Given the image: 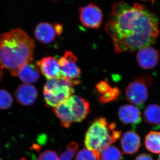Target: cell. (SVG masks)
Returning a JSON list of instances; mask_svg holds the SVG:
<instances>
[{
    "mask_svg": "<svg viewBox=\"0 0 160 160\" xmlns=\"http://www.w3.org/2000/svg\"><path fill=\"white\" fill-rule=\"evenodd\" d=\"M19 160H26V158H21V159Z\"/></svg>",
    "mask_w": 160,
    "mask_h": 160,
    "instance_id": "27",
    "label": "cell"
},
{
    "mask_svg": "<svg viewBox=\"0 0 160 160\" xmlns=\"http://www.w3.org/2000/svg\"><path fill=\"white\" fill-rule=\"evenodd\" d=\"M2 68H1V66H0V81H2L3 78V77H4V74H3V72L2 71Z\"/></svg>",
    "mask_w": 160,
    "mask_h": 160,
    "instance_id": "26",
    "label": "cell"
},
{
    "mask_svg": "<svg viewBox=\"0 0 160 160\" xmlns=\"http://www.w3.org/2000/svg\"><path fill=\"white\" fill-rule=\"evenodd\" d=\"M120 89L118 87H112L109 91L100 96L99 98L100 102L102 103H106L116 100L120 94Z\"/></svg>",
    "mask_w": 160,
    "mask_h": 160,
    "instance_id": "19",
    "label": "cell"
},
{
    "mask_svg": "<svg viewBox=\"0 0 160 160\" xmlns=\"http://www.w3.org/2000/svg\"><path fill=\"white\" fill-rule=\"evenodd\" d=\"M17 76L25 84L36 82L40 76L39 71L34 63L29 62L24 64L18 69Z\"/></svg>",
    "mask_w": 160,
    "mask_h": 160,
    "instance_id": "15",
    "label": "cell"
},
{
    "mask_svg": "<svg viewBox=\"0 0 160 160\" xmlns=\"http://www.w3.org/2000/svg\"><path fill=\"white\" fill-rule=\"evenodd\" d=\"M98 160H122L121 151L114 146H109L97 153Z\"/></svg>",
    "mask_w": 160,
    "mask_h": 160,
    "instance_id": "18",
    "label": "cell"
},
{
    "mask_svg": "<svg viewBox=\"0 0 160 160\" xmlns=\"http://www.w3.org/2000/svg\"><path fill=\"white\" fill-rule=\"evenodd\" d=\"M145 145L150 152L155 154L160 153V132H149L145 138Z\"/></svg>",
    "mask_w": 160,
    "mask_h": 160,
    "instance_id": "17",
    "label": "cell"
},
{
    "mask_svg": "<svg viewBox=\"0 0 160 160\" xmlns=\"http://www.w3.org/2000/svg\"><path fill=\"white\" fill-rule=\"evenodd\" d=\"M76 143L72 142L67 146L66 151L61 155L59 160H72L78 149Z\"/></svg>",
    "mask_w": 160,
    "mask_h": 160,
    "instance_id": "21",
    "label": "cell"
},
{
    "mask_svg": "<svg viewBox=\"0 0 160 160\" xmlns=\"http://www.w3.org/2000/svg\"><path fill=\"white\" fill-rule=\"evenodd\" d=\"M158 51L151 46L144 47L138 50L137 59L141 68L145 69L154 68L159 60Z\"/></svg>",
    "mask_w": 160,
    "mask_h": 160,
    "instance_id": "10",
    "label": "cell"
},
{
    "mask_svg": "<svg viewBox=\"0 0 160 160\" xmlns=\"http://www.w3.org/2000/svg\"><path fill=\"white\" fill-rule=\"evenodd\" d=\"M75 160H98V158L95 152L84 148L78 152Z\"/></svg>",
    "mask_w": 160,
    "mask_h": 160,
    "instance_id": "22",
    "label": "cell"
},
{
    "mask_svg": "<svg viewBox=\"0 0 160 160\" xmlns=\"http://www.w3.org/2000/svg\"><path fill=\"white\" fill-rule=\"evenodd\" d=\"M105 29L116 53L133 52L155 42L159 33V20L142 4L121 1L112 6Z\"/></svg>",
    "mask_w": 160,
    "mask_h": 160,
    "instance_id": "1",
    "label": "cell"
},
{
    "mask_svg": "<svg viewBox=\"0 0 160 160\" xmlns=\"http://www.w3.org/2000/svg\"><path fill=\"white\" fill-rule=\"evenodd\" d=\"M37 160H59V158L54 152L48 150L42 152L39 156Z\"/></svg>",
    "mask_w": 160,
    "mask_h": 160,
    "instance_id": "23",
    "label": "cell"
},
{
    "mask_svg": "<svg viewBox=\"0 0 160 160\" xmlns=\"http://www.w3.org/2000/svg\"><path fill=\"white\" fill-rule=\"evenodd\" d=\"M79 11L80 20L83 26L92 29L99 27L102 20L103 13L98 6L91 3L80 7Z\"/></svg>",
    "mask_w": 160,
    "mask_h": 160,
    "instance_id": "8",
    "label": "cell"
},
{
    "mask_svg": "<svg viewBox=\"0 0 160 160\" xmlns=\"http://www.w3.org/2000/svg\"><path fill=\"white\" fill-rule=\"evenodd\" d=\"M12 102L13 98L9 92L5 89H0V109H9Z\"/></svg>",
    "mask_w": 160,
    "mask_h": 160,
    "instance_id": "20",
    "label": "cell"
},
{
    "mask_svg": "<svg viewBox=\"0 0 160 160\" xmlns=\"http://www.w3.org/2000/svg\"><path fill=\"white\" fill-rule=\"evenodd\" d=\"M63 26L60 23L41 22L36 27L34 35L36 38L43 43L52 42L57 36L62 34Z\"/></svg>",
    "mask_w": 160,
    "mask_h": 160,
    "instance_id": "9",
    "label": "cell"
},
{
    "mask_svg": "<svg viewBox=\"0 0 160 160\" xmlns=\"http://www.w3.org/2000/svg\"><path fill=\"white\" fill-rule=\"evenodd\" d=\"M80 83L78 80L70 81L65 78L47 80L43 88V95L46 106L57 107L72 95L73 86Z\"/></svg>",
    "mask_w": 160,
    "mask_h": 160,
    "instance_id": "5",
    "label": "cell"
},
{
    "mask_svg": "<svg viewBox=\"0 0 160 160\" xmlns=\"http://www.w3.org/2000/svg\"><path fill=\"white\" fill-rule=\"evenodd\" d=\"M54 112L61 122V126L68 128L73 123L86 118L90 112L89 102L77 95H72L54 108Z\"/></svg>",
    "mask_w": 160,
    "mask_h": 160,
    "instance_id": "4",
    "label": "cell"
},
{
    "mask_svg": "<svg viewBox=\"0 0 160 160\" xmlns=\"http://www.w3.org/2000/svg\"><path fill=\"white\" fill-rule=\"evenodd\" d=\"M34 40L22 29H12L0 35V66L13 76L18 69L33 60Z\"/></svg>",
    "mask_w": 160,
    "mask_h": 160,
    "instance_id": "2",
    "label": "cell"
},
{
    "mask_svg": "<svg viewBox=\"0 0 160 160\" xmlns=\"http://www.w3.org/2000/svg\"><path fill=\"white\" fill-rule=\"evenodd\" d=\"M158 160H160V154L158 158Z\"/></svg>",
    "mask_w": 160,
    "mask_h": 160,
    "instance_id": "28",
    "label": "cell"
},
{
    "mask_svg": "<svg viewBox=\"0 0 160 160\" xmlns=\"http://www.w3.org/2000/svg\"><path fill=\"white\" fill-rule=\"evenodd\" d=\"M97 91L101 95L111 89L112 87L107 81H101L96 86Z\"/></svg>",
    "mask_w": 160,
    "mask_h": 160,
    "instance_id": "24",
    "label": "cell"
},
{
    "mask_svg": "<svg viewBox=\"0 0 160 160\" xmlns=\"http://www.w3.org/2000/svg\"><path fill=\"white\" fill-rule=\"evenodd\" d=\"M119 118L125 125L135 127L142 122L141 112L139 108L131 105L121 106L118 112Z\"/></svg>",
    "mask_w": 160,
    "mask_h": 160,
    "instance_id": "12",
    "label": "cell"
},
{
    "mask_svg": "<svg viewBox=\"0 0 160 160\" xmlns=\"http://www.w3.org/2000/svg\"><path fill=\"white\" fill-rule=\"evenodd\" d=\"M37 65L43 75L48 80L62 77L58 61L53 57L48 56L38 61Z\"/></svg>",
    "mask_w": 160,
    "mask_h": 160,
    "instance_id": "11",
    "label": "cell"
},
{
    "mask_svg": "<svg viewBox=\"0 0 160 160\" xmlns=\"http://www.w3.org/2000/svg\"><path fill=\"white\" fill-rule=\"evenodd\" d=\"M145 122L156 129L160 128V106L156 104L149 105L144 112Z\"/></svg>",
    "mask_w": 160,
    "mask_h": 160,
    "instance_id": "16",
    "label": "cell"
},
{
    "mask_svg": "<svg viewBox=\"0 0 160 160\" xmlns=\"http://www.w3.org/2000/svg\"><path fill=\"white\" fill-rule=\"evenodd\" d=\"M38 94L36 88L30 84H22L15 91L17 101L23 106L33 105L38 97Z\"/></svg>",
    "mask_w": 160,
    "mask_h": 160,
    "instance_id": "13",
    "label": "cell"
},
{
    "mask_svg": "<svg viewBox=\"0 0 160 160\" xmlns=\"http://www.w3.org/2000/svg\"><path fill=\"white\" fill-rule=\"evenodd\" d=\"M152 82V78L149 75L138 76L126 87V99L133 106L142 109L148 99V89Z\"/></svg>",
    "mask_w": 160,
    "mask_h": 160,
    "instance_id": "6",
    "label": "cell"
},
{
    "mask_svg": "<svg viewBox=\"0 0 160 160\" xmlns=\"http://www.w3.org/2000/svg\"><path fill=\"white\" fill-rule=\"evenodd\" d=\"M78 59L71 51H66L58 60L61 68L62 77L70 81H75L81 74V69L77 64Z\"/></svg>",
    "mask_w": 160,
    "mask_h": 160,
    "instance_id": "7",
    "label": "cell"
},
{
    "mask_svg": "<svg viewBox=\"0 0 160 160\" xmlns=\"http://www.w3.org/2000/svg\"><path fill=\"white\" fill-rule=\"evenodd\" d=\"M122 131L117 129L115 123H109L105 118L95 119L86 132L84 144L86 148L95 152L116 142Z\"/></svg>",
    "mask_w": 160,
    "mask_h": 160,
    "instance_id": "3",
    "label": "cell"
},
{
    "mask_svg": "<svg viewBox=\"0 0 160 160\" xmlns=\"http://www.w3.org/2000/svg\"><path fill=\"white\" fill-rule=\"evenodd\" d=\"M121 145L124 153L133 154L137 152L141 146V138L136 132L127 131L121 138Z\"/></svg>",
    "mask_w": 160,
    "mask_h": 160,
    "instance_id": "14",
    "label": "cell"
},
{
    "mask_svg": "<svg viewBox=\"0 0 160 160\" xmlns=\"http://www.w3.org/2000/svg\"><path fill=\"white\" fill-rule=\"evenodd\" d=\"M135 160H153L151 156L147 153H142L139 155Z\"/></svg>",
    "mask_w": 160,
    "mask_h": 160,
    "instance_id": "25",
    "label": "cell"
}]
</instances>
